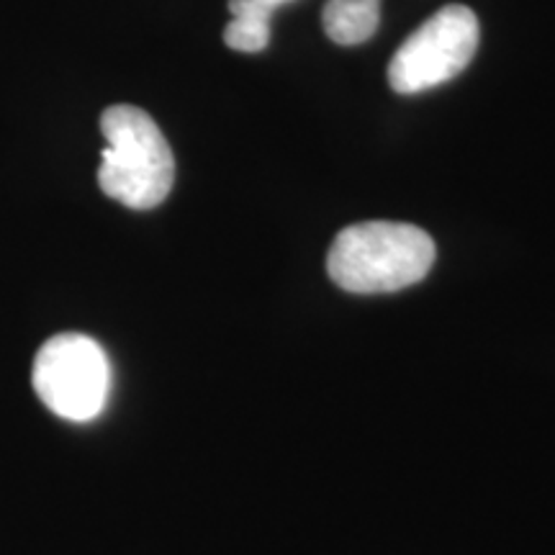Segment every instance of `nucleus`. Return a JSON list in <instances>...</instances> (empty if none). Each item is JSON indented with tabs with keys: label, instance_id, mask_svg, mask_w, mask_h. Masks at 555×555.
I'll return each mask as SVG.
<instances>
[{
	"label": "nucleus",
	"instance_id": "f257e3e1",
	"mask_svg": "<svg viewBox=\"0 0 555 555\" xmlns=\"http://www.w3.org/2000/svg\"><path fill=\"white\" fill-rule=\"evenodd\" d=\"M425 229L401 221H360L332 242L327 273L350 294H393L420 283L435 262Z\"/></svg>",
	"mask_w": 555,
	"mask_h": 555
},
{
	"label": "nucleus",
	"instance_id": "f03ea898",
	"mask_svg": "<svg viewBox=\"0 0 555 555\" xmlns=\"http://www.w3.org/2000/svg\"><path fill=\"white\" fill-rule=\"evenodd\" d=\"M99 185L108 198L147 211L170 196L176 183V157L147 111L119 103L103 111Z\"/></svg>",
	"mask_w": 555,
	"mask_h": 555
},
{
	"label": "nucleus",
	"instance_id": "7ed1b4c3",
	"mask_svg": "<svg viewBox=\"0 0 555 555\" xmlns=\"http://www.w3.org/2000/svg\"><path fill=\"white\" fill-rule=\"evenodd\" d=\"M31 380L37 397L62 420L90 422L106 409L111 363L93 337L65 332L39 347Z\"/></svg>",
	"mask_w": 555,
	"mask_h": 555
},
{
	"label": "nucleus",
	"instance_id": "20e7f679",
	"mask_svg": "<svg viewBox=\"0 0 555 555\" xmlns=\"http://www.w3.org/2000/svg\"><path fill=\"white\" fill-rule=\"evenodd\" d=\"M478 41L481 26L476 13L466 5H446L399 47L388 65V86L401 95L442 86L470 65Z\"/></svg>",
	"mask_w": 555,
	"mask_h": 555
},
{
	"label": "nucleus",
	"instance_id": "39448f33",
	"mask_svg": "<svg viewBox=\"0 0 555 555\" xmlns=\"http://www.w3.org/2000/svg\"><path fill=\"white\" fill-rule=\"evenodd\" d=\"M322 26L335 44H363L380 26V0H327Z\"/></svg>",
	"mask_w": 555,
	"mask_h": 555
},
{
	"label": "nucleus",
	"instance_id": "423d86ee",
	"mask_svg": "<svg viewBox=\"0 0 555 555\" xmlns=\"http://www.w3.org/2000/svg\"><path fill=\"white\" fill-rule=\"evenodd\" d=\"M232 21L224 29V44L234 52L258 54L270 41V13L258 0H229Z\"/></svg>",
	"mask_w": 555,
	"mask_h": 555
},
{
	"label": "nucleus",
	"instance_id": "0eeeda50",
	"mask_svg": "<svg viewBox=\"0 0 555 555\" xmlns=\"http://www.w3.org/2000/svg\"><path fill=\"white\" fill-rule=\"evenodd\" d=\"M258 3H260V5H266V9H268L270 13H273V11L278 9V5H283V3H291V0H258Z\"/></svg>",
	"mask_w": 555,
	"mask_h": 555
}]
</instances>
